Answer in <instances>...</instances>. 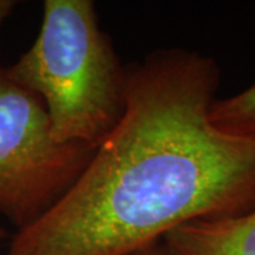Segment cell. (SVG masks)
I'll list each match as a JSON object with an SVG mask.
<instances>
[{
  "mask_svg": "<svg viewBox=\"0 0 255 255\" xmlns=\"http://www.w3.org/2000/svg\"><path fill=\"white\" fill-rule=\"evenodd\" d=\"M127 110L70 191L4 255H128L194 220L255 209V135L210 119L221 71L186 48L127 65Z\"/></svg>",
  "mask_w": 255,
  "mask_h": 255,
  "instance_id": "obj_1",
  "label": "cell"
},
{
  "mask_svg": "<svg viewBox=\"0 0 255 255\" xmlns=\"http://www.w3.org/2000/svg\"><path fill=\"white\" fill-rule=\"evenodd\" d=\"M4 71L43 102L58 143L97 150L127 110V65L92 0H46L33 44Z\"/></svg>",
  "mask_w": 255,
  "mask_h": 255,
  "instance_id": "obj_2",
  "label": "cell"
},
{
  "mask_svg": "<svg viewBox=\"0 0 255 255\" xmlns=\"http://www.w3.org/2000/svg\"><path fill=\"white\" fill-rule=\"evenodd\" d=\"M94 153L58 143L43 102L0 65V216L17 230L33 224L70 191Z\"/></svg>",
  "mask_w": 255,
  "mask_h": 255,
  "instance_id": "obj_3",
  "label": "cell"
},
{
  "mask_svg": "<svg viewBox=\"0 0 255 255\" xmlns=\"http://www.w3.org/2000/svg\"><path fill=\"white\" fill-rule=\"evenodd\" d=\"M163 241L174 255H255V209L234 217L194 220Z\"/></svg>",
  "mask_w": 255,
  "mask_h": 255,
  "instance_id": "obj_4",
  "label": "cell"
},
{
  "mask_svg": "<svg viewBox=\"0 0 255 255\" xmlns=\"http://www.w3.org/2000/svg\"><path fill=\"white\" fill-rule=\"evenodd\" d=\"M211 122L233 135H255V82L244 91L217 98L210 110Z\"/></svg>",
  "mask_w": 255,
  "mask_h": 255,
  "instance_id": "obj_5",
  "label": "cell"
},
{
  "mask_svg": "<svg viewBox=\"0 0 255 255\" xmlns=\"http://www.w3.org/2000/svg\"><path fill=\"white\" fill-rule=\"evenodd\" d=\"M128 255H174L172 253V250L167 247V244L164 243L163 240L162 241H157L152 246H147L142 250H137L135 253Z\"/></svg>",
  "mask_w": 255,
  "mask_h": 255,
  "instance_id": "obj_6",
  "label": "cell"
},
{
  "mask_svg": "<svg viewBox=\"0 0 255 255\" xmlns=\"http://www.w3.org/2000/svg\"><path fill=\"white\" fill-rule=\"evenodd\" d=\"M17 1L14 0H0V31L6 20L11 16V13L17 7Z\"/></svg>",
  "mask_w": 255,
  "mask_h": 255,
  "instance_id": "obj_7",
  "label": "cell"
},
{
  "mask_svg": "<svg viewBox=\"0 0 255 255\" xmlns=\"http://www.w3.org/2000/svg\"><path fill=\"white\" fill-rule=\"evenodd\" d=\"M6 238H7V233H6V230L0 227V243H1L3 240H6Z\"/></svg>",
  "mask_w": 255,
  "mask_h": 255,
  "instance_id": "obj_8",
  "label": "cell"
}]
</instances>
